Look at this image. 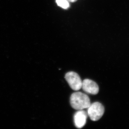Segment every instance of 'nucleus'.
Wrapping results in <instances>:
<instances>
[{
  "label": "nucleus",
  "mask_w": 129,
  "mask_h": 129,
  "mask_svg": "<svg viewBox=\"0 0 129 129\" xmlns=\"http://www.w3.org/2000/svg\"><path fill=\"white\" fill-rule=\"evenodd\" d=\"M70 103L72 108L76 110L88 108L91 104L89 98L81 92H74L70 97Z\"/></svg>",
  "instance_id": "obj_1"
},
{
  "label": "nucleus",
  "mask_w": 129,
  "mask_h": 129,
  "mask_svg": "<svg viewBox=\"0 0 129 129\" xmlns=\"http://www.w3.org/2000/svg\"><path fill=\"white\" fill-rule=\"evenodd\" d=\"M104 108L101 103L95 102L91 104L88 108V115L91 120L96 121L100 119L104 112Z\"/></svg>",
  "instance_id": "obj_2"
},
{
  "label": "nucleus",
  "mask_w": 129,
  "mask_h": 129,
  "mask_svg": "<svg viewBox=\"0 0 129 129\" xmlns=\"http://www.w3.org/2000/svg\"><path fill=\"white\" fill-rule=\"evenodd\" d=\"M64 78L70 88L74 90H79L82 88L83 81L77 73L73 72H68L65 75Z\"/></svg>",
  "instance_id": "obj_3"
},
{
  "label": "nucleus",
  "mask_w": 129,
  "mask_h": 129,
  "mask_svg": "<svg viewBox=\"0 0 129 129\" xmlns=\"http://www.w3.org/2000/svg\"><path fill=\"white\" fill-rule=\"evenodd\" d=\"M85 92L92 95H96L99 91V87L95 81L85 79L82 82V88Z\"/></svg>",
  "instance_id": "obj_4"
},
{
  "label": "nucleus",
  "mask_w": 129,
  "mask_h": 129,
  "mask_svg": "<svg viewBox=\"0 0 129 129\" xmlns=\"http://www.w3.org/2000/svg\"><path fill=\"white\" fill-rule=\"evenodd\" d=\"M88 114L83 110H78L74 116V121L75 125L78 128H83L86 122Z\"/></svg>",
  "instance_id": "obj_5"
},
{
  "label": "nucleus",
  "mask_w": 129,
  "mask_h": 129,
  "mask_svg": "<svg viewBox=\"0 0 129 129\" xmlns=\"http://www.w3.org/2000/svg\"><path fill=\"white\" fill-rule=\"evenodd\" d=\"M56 3L58 6L64 9H67L70 7L69 2L67 0H56Z\"/></svg>",
  "instance_id": "obj_6"
},
{
  "label": "nucleus",
  "mask_w": 129,
  "mask_h": 129,
  "mask_svg": "<svg viewBox=\"0 0 129 129\" xmlns=\"http://www.w3.org/2000/svg\"><path fill=\"white\" fill-rule=\"evenodd\" d=\"M67 1H68L70 2L73 3L75 2L77 0H67Z\"/></svg>",
  "instance_id": "obj_7"
}]
</instances>
